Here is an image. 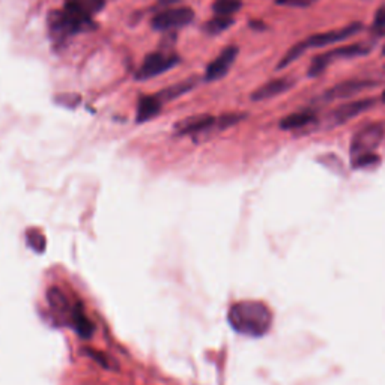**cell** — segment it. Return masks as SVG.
I'll use <instances>...</instances> for the list:
<instances>
[{"label": "cell", "mask_w": 385, "mask_h": 385, "mask_svg": "<svg viewBox=\"0 0 385 385\" xmlns=\"http://www.w3.org/2000/svg\"><path fill=\"white\" fill-rule=\"evenodd\" d=\"M227 319L236 333L262 337L271 329L273 313L261 301H241L230 307Z\"/></svg>", "instance_id": "obj_1"}, {"label": "cell", "mask_w": 385, "mask_h": 385, "mask_svg": "<svg viewBox=\"0 0 385 385\" xmlns=\"http://www.w3.org/2000/svg\"><path fill=\"white\" fill-rule=\"evenodd\" d=\"M48 27H50V33L54 38V41H65L75 33L88 32L95 29L93 20L88 18L77 17L68 11H53L48 17Z\"/></svg>", "instance_id": "obj_2"}, {"label": "cell", "mask_w": 385, "mask_h": 385, "mask_svg": "<svg viewBox=\"0 0 385 385\" xmlns=\"http://www.w3.org/2000/svg\"><path fill=\"white\" fill-rule=\"evenodd\" d=\"M370 52L369 45L364 44H352V45H345V47H337L334 50L325 52L319 56L313 57V61L309 66V75L310 77H317L321 75L326 66H329L331 62L342 59V57H355V56H363L368 54Z\"/></svg>", "instance_id": "obj_3"}, {"label": "cell", "mask_w": 385, "mask_h": 385, "mask_svg": "<svg viewBox=\"0 0 385 385\" xmlns=\"http://www.w3.org/2000/svg\"><path fill=\"white\" fill-rule=\"evenodd\" d=\"M178 62H179V57L175 53H169L166 50L151 53L144 57V61L142 62L140 68L136 73V79L137 80L152 79V77H157L163 73L169 71Z\"/></svg>", "instance_id": "obj_4"}, {"label": "cell", "mask_w": 385, "mask_h": 385, "mask_svg": "<svg viewBox=\"0 0 385 385\" xmlns=\"http://www.w3.org/2000/svg\"><path fill=\"white\" fill-rule=\"evenodd\" d=\"M385 136V130L381 123H372L360 130L355 134L351 143L352 157L363 156V153H372L377 149Z\"/></svg>", "instance_id": "obj_5"}, {"label": "cell", "mask_w": 385, "mask_h": 385, "mask_svg": "<svg viewBox=\"0 0 385 385\" xmlns=\"http://www.w3.org/2000/svg\"><path fill=\"white\" fill-rule=\"evenodd\" d=\"M195 20V13L191 8H175L163 11L152 18V27L156 31H175V29L184 27Z\"/></svg>", "instance_id": "obj_6"}, {"label": "cell", "mask_w": 385, "mask_h": 385, "mask_svg": "<svg viewBox=\"0 0 385 385\" xmlns=\"http://www.w3.org/2000/svg\"><path fill=\"white\" fill-rule=\"evenodd\" d=\"M363 29V24L361 23H351L348 26H345L342 29H334V31H329V32H324V33H316V35H312L307 38V40L304 41L307 48H312V47H325V45H331V44H335V43H340V41H345L348 40V38H351L352 35L358 33Z\"/></svg>", "instance_id": "obj_7"}, {"label": "cell", "mask_w": 385, "mask_h": 385, "mask_svg": "<svg viewBox=\"0 0 385 385\" xmlns=\"http://www.w3.org/2000/svg\"><path fill=\"white\" fill-rule=\"evenodd\" d=\"M236 56H238V47H235V45L226 47L225 50L221 52L216 57V59L208 65V68L205 71V80L216 82V80L223 79V77L229 73L230 66L234 65Z\"/></svg>", "instance_id": "obj_8"}, {"label": "cell", "mask_w": 385, "mask_h": 385, "mask_svg": "<svg viewBox=\"0 0 385 385\" xmlns=\"http://www.w3.org/2000/svg\"><path fill=\"white\" fill-rule=\"evenodd\" d=\"M373 105H375V101L370 98L346 103L330 113L329 121L331 122V125L345 123L346 121L358 116V114H361L363 112H368L369 109L373 107Z\"/></svg>", "instance_id": "obj_9"}, {"label": "cell", "mask_w": 385, "mask_h": 385, "mask_svg": "<svg viewBox=\"0 0 385 385\" xmlns=\"http://www.w3.org/2000/svg\"><path fill=\"white\" fill-rule=\"evenodd\" d=\"M372 86H375V83L370 80H349V82H345L340 84H335L334 88L326 91L322 96V100L329 103V101H334L337 98H346V96L357 95L358 92L369 89V88H372Z\"/></svg>", "instance_id": "obj_10"}, {"label": "cell", "mask_w": 385, "mask_h": 385, "mask_svg": "<svg viewBox=\"0 0 385 385\" xmlns=\"http://www.w3.org/2000/svg\"><path fill=\"white\" fill-rule=\"evenodd\" d=\"M216 121L217 118L211 116V114H196V116H190L178 122L175 130L178 131L179 136H184V134H200L216 127Z\"/></svg>", "instance_id": "obj_11"}, {"label": "cell", "mask_w": 385, "mask_h": 385, "mask_svg": "<svg viewBox=\"0 0 385 385\" xmlns=\"http://www.w3.org/2000/svg\"><path fill=\"white\" fill-rule=\"evenodd\" d=\"M104 0H65L63 9L77 17L93 20V15L104 8Z\"/></svg>", "instance_id": "obj_12"}, {"label": "cell", "mask_w": 385, "mask_h": 385, "mask_svg": "<svg viewBox=\"0 0 385 385\" xmlns=\"http://www.w3.org/2000/svg\"><path fill=\"white\" fill-rule=\"evenodd\" d=\"M294 86V82L291 79H275L268 82L265 84H262L261 88H257L253 93H252V100L253 101H264V100H269L274 98L277 95L285 93L287 89H291Z\"/></svg>", "instance_id": "obj_13"}, {"label": "cell", "mask_w": 385, "mask_h": 385, "mask_svg": "<svg viewBox=\"0 0 385 385\" xmlns=\"http://www.w3.org/2000/svg\"><path fill=\"white\" fill-rule=\"evenodd\" d=\"M161 105L163 103L157 98V95L143 96L137 105V122H146L152 118H156L161 112Z\"/></svg>", "instance_id": "obj_14"}, {"label": "cell", "mask_w": 385, "mask_h": 385, "mask_svg": "<svg viewBox=\"0 0 385 385\" xmlns=\"http://www.w3.org/2000/svg\"><path fill=\"white\" fill-rule=\"evenodd\" d=\"M197 83L196 79H188V80H184V82H181V83H176V84H173L170 86V88H166V89H163L161 92L156 93L157 95V98L165 104L167 101H172V100H175V98H179L181 95H184L187 92H190L192 88H195Z\"/></svg>", "instance_id": "obj_15"}, {"label": "cell", "mask_w": 385, "mask_h": 385, "mask_svg": "<svg viewBox=\"0 0 385 385\" xmlns=\"http://www.w3.org/2000/svg\"><path fill=\"white\" fill-rule=\"evenodd\" d=\"M73 324L77 334L82 335L83 339H89L93 334V324L88 319V316L84 315V310L82 305H75V309L71 312Z\"/></svg>", "instance_id": "obj_16"}, {"label": "cell", "mask_w": 385, "mask_h": 385, "mask_svg": "<svg viewBox=\"0 0 385 385\" xmlns=\"http://www.w3.org/2000/svg\"><path fill=\"white\" fill-rule=\"evenodd\" d=\"M316 119L313 112H296L289 114V116L283 118L280 121V128L282 130H298L303 128L305 125L312 123Z\"/></svg>", "instance_id": "obj_17"}, {"label": "cell", "mask_w": 385, "mask_h": 385, "mask_svg": "<svg viewBox=\"0 0 385 385\" xmlns=\"http://www.w3.org/2000/svg\"><path fill=\"white\" fill-rule=\"evenodd\" d=\"M241 6H243V2H241V0H216L213 9L216 15L230 17L235 13H238Z\"/></svg>", "instance_id": "obj_18"}, {"label": "cell", "mask_w": 385, "mask_h": 385, "mask_svg": "<svg viewBox=\"0 0 385 385\" xmlns=\"http://www.w3.org/2000/svg\"><path fill=\"white\" fill-rule=\"evenodd\" d=\"M234 24L232 17H220L217 15L213 20H209L205 24V32L209 35H218L221 32H225L226 29H229L230 26Z\"/></svg>", "instance_id": "obj_19"}, {"label": "cell", "mask_w": 385, "mask_h": 385, "mask_svg": "<svg viewBox=\"0 0 385 385\" xmlns=\"http://www.w3.org/2000/svg\"><path fill=\"white\" fill-rule=\"evenodd\" d=\"M305 50H307V45H305L304 41L295 44L292 48H289V52L282 57V61L278 62L277 70H283V68H286L287 65L294 63L298 59V57H300Z\"/></svg>", "instance_id": "obj_20"}, {"label": "cell", "mask_w": 385, "mask_h": 385, "mask_svg": "<svg viewBox=\"0 0 385 385\" xmlns=\"http://www.w3.org/2000/svg\"><path fill=\"white\" fill-rule=\"evenodd\" d=\"M48 303L53 307V309L59 310V312H66L68 310V300H66L65 294L57 287H52L50 291L47 292Z\"/></svg>", "instance_id": "obj_21"}, {"label": "cell", "mask_w": 385, "mask_h": 385, "mask_svg": "<svg viewBox=\"0 0 385 385\" xmlns=\"http://www.w3.org/2000/svg\"><path fill=\"white\" fill-rule=\"evenodd\" d=\"M379 161V157L377 156V153H363V156H358V157H354V167L357 169H363V167H368V166H373L377 165V163Z\"/></svg>", "instance_id": "obj_22"}, {"label": "cell", "mask_w": 385, "mask_h": 385, "mask_svg": "<svg viewBox=\"0 0 385 385\" xmlns=\"http://www.w3.org/2000/svg\"><path fill=\"white\" fill-rule=\"evenodd\" d=\"M372 31H373L375 33H377L378 36L385 35V6L379 8V9H378V13H377V15H375Z\"/></svg>", "instance_id": "obj_23"}, {"label": "cell", "mask_w": 385, "mask_h": 385, "mask_svg": "<svg viewBox=\"0 0 385 385\" xmlns=\"http://www.w3.org/2000/svg\"><path fill=\"white\" fill-rule=\"evenodd\" d=\"M84 352L88 354L92 360H95V361L98 363L100 365H103L104 369H112V368H110V365H112V361L109 360L107 354H103V352H100V351H95V349H84Z\"/></svg>", "instance_id": "obj_24"}, {"label": "cell", "mask_w": 385, "mask_h": 385, "mask_svg": "<svg viewBox=\"0 0 385 385\" xmlns=\"http://www.w3.org/2000/svg\"><path fill=\"white\" fill-rule=\"evenodd\" d=\"M316 2V0H275L277 5L291 6V8H307Z\"/></svg>", "instance_id": "obj_25"}, {"label": "cell", "mask_w": 385, "mask_h": 385, "mask_svg": "<svg viewBox=\"0 0 385 385\" xmlns=\"http://www.w3.org/2000/svg\"><path fill=\"white\" fill-rule=\"evenodd\" d=\"M382 101H384V103H385V91H384V92H382Z\"/></svg>", "instance_id": "obj_26"}, {"label": "cell", "mask_w": 385, "mask_h": 385, "mask_svg": "<svg viewBox=\"0 0 385 385\" xmlns=\"http://www.w3.org/2000/svg\"><path fill=\"white\" fill-rule=\"evenodd\" d=\"M382 54H385V45H384V48H382Z\"/></svg>", "instance_id": "obj_27"}]
</instances>
